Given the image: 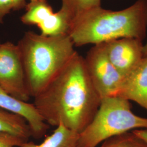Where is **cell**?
<instances>
[{
	"instance_id": "2e32d148",
	"label": "cell",
	"mask_w": 147,
	"mask_h": 147,
	"mask_svg": "<svg viewBox=\"0 0 147 147\" xmlns=\"http://www.w3.org/2000/svg\"><path fill=\"white\" fill-rule=\"evenodd\" d=\"M13 0H0V24L3 22L5 16L14 11Z\"/></svg>"
},
{
	"instance_id": "9a60e30c",
	"label": "cell",
	"mask_w": 147,
	"mask_h": 147,
	"mask_svg": "<svg viewBox=\"0 0 147 147\" xmlns=\"http://www.w3.org/2000/svg\"><path fill=\"white\" fill-rule=\"evenodd\" d=\"M26 142L19 137L8 133H0V147H20Z\"/></svg>"
},
{
	"instance_id": "5b68a950",
	"label": "cell",
	"mask_w": 147,
	"mask_h": 147,
	"mask_svg": "<svg viewBox=\"0 0 147 147\" xmlns=\"http://www.w3.org/2000/svg\"><path fill=\"white\" fill-rule=\"evenodd\" d=\"M84 59L90 79L101 99L116 96L124 78L111 63L105 43L94 45Z\"/></svg>"
},
{
	"instance_id": "7a4b0ae2",
	"label": "cell",
	"mask_w": 147,
	"mask_h": 147,
	"mask_svg": "<svg viewBox=\"0 0 147 147\" xmlns=\"http://www.w3.org/2000/svg\"><path fill=\"white\" fill-rule=\"evenodd\" d=\"M147 25V0H137L121 11L91 9L75 18L68 34L76 47L96 45L124 38L142 40Z\"/></svg>"
},
{
	"instance_id": "7c38bea8",
	"label": "cell",
	"mask_w": 147,
	"mask_h": 147,
	"mask_svg": "<svg viewBox=\"0 0 147 147\" xmlns=\"http://www.w3.org/2000/svg\"><path fill=\"white\" fill-rule=\"evenodd\" d=\"M0 133H8L28 141L31 131L26 120L22 116L0 108Z\"/></svg>"
},
{
	"instance_id": "4fadbf2b",
	"label": "cell",
	"mask_w": 147,
	"mask_h": 147,
	"mask_svg": "<svg viewBox=\"0 0 147 147\" xmlns=\"http://www.w3.org/2000/svg\"><path fill=\"white\" fill-rule=\"evenodd\" d=\"M61 9L70 17L71 22L84 12L100 7L101 0H62Z\"/></svg>"
},
{
	"instance_id": "3957f363",
	"label": "cell",
	"mask_w": 147,
	"mask_h": 147,
	"mask_svg": "<svg viewBox=\"0 0 147 147\" xmlns=\"http://www.w3.org/2000/svg\"><path fill=\"white\" fill-rule=\"evenodd\" d=\"M31 97L40 94L76 53L68 34L43 36L27 32L17 44Z\"/></svg>"
},
{
	"instance_id": "30bf717a",
	"label": "cell",
	"mask_w": 147,
	"mask_h": 147,
	"mask_svg": "<svg viewBox=\"0 0 147 147\" xmlns=\"http://www.w3.org/2000/svg\"><path fill=\"white\" fill-rule=\"evenodd\" d=\"M116 96L135 101L147 111V57L124 78Z\"/></svg>"
},
{
	"instance_id": "5bb4252c",
	"label": "cell",
	"mask_w": 147,
	"mask_h": 147,
	"mask_svg": "<svg viewBox=\"0 0 147 147\" xmlns=\"http://www.w3.org/2000/svg\"><path fill=\"white\" fill-rule=\"evenodd\" d=\"M100 147H147V143L130 131L111 137Z\"/></svg>"
},
{
	"instance_id": "d6986e66",
	"label": "cell",
	"mask_w": 147,
	"mask_h": 147,
	"mask_svg": "<svg viewBox=\"0 0 147 147\" xmlns=\"http://www.w3.org/2000/svg\"><path fill=\"white\" fill-rule=\"evenodd\" d=\"M143 56L144 57H147V41L146 43L143 45Z\"/></svg>"
},
{
	"instance_id": "8fae6325",
	"label": "cell",
	"mask_w": 147,
	"mask_h": 147,
	"mask_svg": "<svg viewBox=\"0 0 147 147\" xmlns=\"http://www.w3.org/2000/svg\"><path fill=\"white\" fill-rule=\"evenodd\" d=\"M79 133L59 125L40 144L28 141L20 147H79Z\"/></svg>"
},
{
	"instance_id": "6da1fadb",
	"label": "cell",
	"mask_w": 147,
	"mask_h": 147,
	"mask_svg": "<svg viewBox=\"0 0 147 147\" xmlns=\"http://www.w3.org/2000/svg\"><path fill=\"white\" fill-rule=\"evenodd\" d=\"M101 100L89 78L84 58L76 52L34 98L33 104L49 125H63L80 134L94 118Z\"/></svg>"
},
{
	"instance_id": "52a82bcc",
	"label": "cell",
	"mask_w": 147,
	"mask_h": 147,
	"mask_svg": "<svg viewBox=\"0 0 147 147\" xmlns=\"http://www.w3.org/2000/svg\"><path fill=\"white\" fill-rule=\"evenodd\" d=\"M25 8L21 22L26 25L37 26L41 35L50 37L68 34L71 24L70 18L62 9L53 12L47 0H30Z\"/></svg>"
},
{
	"instance_id": "9c48e42d",
	"label": "cell",
	"mask_w": 147,
	"mask_h": 147,
	"mask_svg": "<svg viewBox=\"0 0 147 147\" xmlns=\"http://www.w3.org/2000/svg\"><path fill=\"white\" fill-rule=\"evenodd\" d=\"M0 108L22 116L26 120L32 137L40 139L44 136L50 125L44 121L33 104L18 100L0 88Z\"/></svg>"
},
{
	"instance_id": "8992f818",
	"label": "cell",
	"mask_w": 147,
	"mask_h": 147,
	"mask_svg": "<svg viewBox=\"0 0 147 147\" xmlns=\"http://www.w3.org/2000/svg\"><path fill=\"white\" fill-rule=\"evenodd\" d=\"M0 88L18 100L28 102L31 96L27 87L21 53L10 42L0 45Z\"/></svg>"
},
{
	"instance_id": "ac0fdd59",
	"label": "cell",
	"mask_w": 147,
	"mask_h": 147,
	"mask_svg": "<svg viewBox=\"0 0 147 147\" xmlns=\"http://www.w3.org/2000/svg\"><path fill=\"white\" fill-rule=\"evenodd\" d=\"M14 1V11H19L25 8L26 5V0H13Z\"/></svg>"
},
{
	"instance_id": "e0dca14e",
	"label": "cell",
	"mask_w": 147,
	"mask_h": 147,
	"mask_svg": "<svg viewBox=\"0 0 147 147\" xmlns=\"http://www.w3.org/2000/svg\"><path fill=\"white\" fill-rule=\"evenodd\" d=\"M131 132L136 136L147 143V129H136L132 130Z\"/></svg>"
},
{
	"instance_id": "ba28073f",
	"label": "cell",
	"mask_w": 147,
	"mask_h": 147,
	"mask_svg": "<svg viewBox=\"0 0 147 147\" xmlns=\"http://www.w3.org/2000/svg\"><path fill=\"white\" fill-rule=\"evenodd\" d=\"M111 63L125 78L142 61V40L134 38H124L104 42Z\"/></svg>"
},
{
	"instance_id": "ffe728a7",
	"label": "cell",
	"mask_w": 147,
	"mask_h": 147,
	"mask_svg": "<svg viewBox=\"0 0 147 147\" xmlns=\"http://www.w3.org/2000/svg\"><path fill=\"white\" fill-rule=\"evenodd\" d=\"M1 42H0V45H1Z\"/></svg>"
},
{
	"instance_id": "277c9868",
	"label": "cell",
	"mask_w": 147,
	"mask_h": 147,
	"mask_svg": "<svg viewBox=\"0 0 147 147\" xmlns=\"http://www.w3.org/2000/svg\"><path fill=\"white\" fill-rule=\"evenodd\" d=\"M142 129H147V118L134 113L129 100L105 98L93 120L79 134V147H96L111 137Z\"/></svg>"
}]
</instances>
